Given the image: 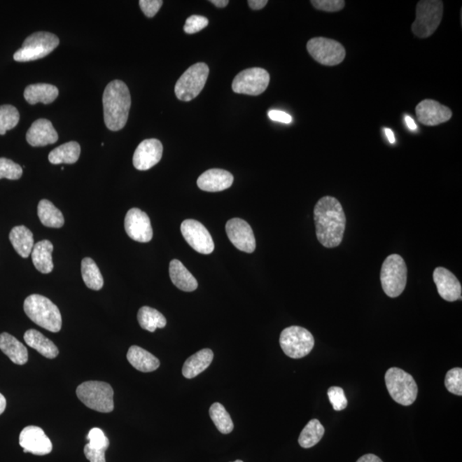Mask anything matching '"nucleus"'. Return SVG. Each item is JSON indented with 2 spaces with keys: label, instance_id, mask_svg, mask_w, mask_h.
<instances>
[{
  "label": "nucleus",
  "instance_id": "21",
  "mask_svg": "<svg viewBox=\"0 0 462 462\" xmlns=\"http://www.w3.org/2000/svg\"><path fill=\"white\" fill-rule=\"evenodd\" d=\"M233 175L221 169H208L200 175L197 185L200 190L206 192H220L232 186Z\"/></svg>",
  "mask_w": 462,
  "mask_h": 462
},
{
  "label": "nucleus",
  "instance_id": "19",
  "mask_svg": "<svg viewBox=\"0 0 462 462\" xmlns=\"http://www.w3.org/2000/svg\"><path fill=\"white\" fill-rule=\"evenodd\" d=\"M433 280L439 295L447 302L461 300L462 288L459 280L444 267H438L433 272Z\"/></svg>",
  "mask_w": 462,
  "mask_h": 462
},
{
  "label": "nucleus",
  "instance_id": "24",
  "mask_svg": "<svg viewBox=\"0 0 462 462\" xmlns=\"http://www.w3.org/2000/svg\"><path fill=\"white\" fill-rule=\"evenodd\" d=\"M0 350L15 364L24 365L28 362V349L9 333L0 334Z\"/></svg>",
  "mask_w": 462,
  "mask_h": 462
},
{
  "label": "nucleus",
  "instance_id": "41",
  "mask_svg": "<svg viewBox=\"0 0 462 462\" xmlns=\"http://www.w3.org/2000/svg\"><path fill=\"white\" fill-rule=\"evenodd\" d=\"M208 23H209L208 19L202 17V15H191V17L188 18L186 22H185L183 29L185 33L190 34L198 33L206 28Z\"/></svg>",
  "mask_w": 462,
  "mask_h": 462
},
{
  "label": "nucleus",
  "instance_id": "39",
  "mask_svg": "<svg viewBox=\"0 0 462 462\" xmlns=\"http://www.w3.org/2000/svg\"><path fill=\"white\" fill-rule=\"evenodd\" d=\"M87 439L88 440V445L92 449L107 450L109 448V439L106 438L102 429H91L88 434Z\"/></svg>",
  "mask_w": 462,
  "mask_h": 462
},
{
  "label": "nucleus",
  "instance_id": "26",
  "mask_svg": "<svg viewBox=\"0 0 462 462\" xmlns=\"http://www.w3.org/2000/svg\"><path fill=\"white\" fill-rule=\"evenodd\" d=\"M59 92L57 88L51 84L38 83L29 85L24 90V98L30 105L43 103L51 104L57 98Z\"/></svg>",
  "mask_w": 462,
  "mask_h": 462
},
{
  "label": "nucleus",
  "instance_id": "1",
  "mask_svg": "<svg viewBox=\"0 0 462 462\" xmlns=\"http://www.w3.org/2000/svg\"><path fill=\"white\" fill-rule=\"evenodd\" d=\"M314 222L318 240L327 248H337L344 239L346 216L336 198L325 196L314 207Z\"/></svg>",
  "mask_w": 462,
  "mask_h": 462
},
{
  "label": "nucleus",
  "instance_id": "33",
  "mask_svg": "<svg viewBox=\"0 0 462 462\" xmlns=\"http://www.w3.org/2000/svg\"><path fill=\"white\" fill-rule=\"evenodd\" d=\"M325 434V427L317 419H312L302 430L298 439L299 444L304 449H309L318 444Z\"/></svg>",
  "mask_w": 462,
  "mask_h": 462
},
{
  "label": "nucleus",
  "instance_id": "51",
  "mask_svg": "<svg viewBox=\"0 0 462 462\" xmlns=\"http://www.w3.org/2000/svg\"><path fill=\"white\" fill-rule=\"evenodd\" d=\"M6 407V399L1 393H0V414L5 412Z\"/></svg>",
  "mask_w": 462,
  "mask_h": 462
},
{
  "label": "nucleus",
  "instance_id": "22",
  "mask_svg": "<svg viewBox=\"0 0 462 462\" xmlns=\"http://www.w3.org/2000/svg\"><path fill=\"white\" fill-rule=\"evenodd\" d=\"M172 282L179 290L185 292L195 291L198 288L197 280L178 260H172L169 267Z\"/></svg>",
  "mask_w": 462,
  "mask_h": 462
},
{
  "label": "nucleus",
  "instance_id": "45",
  "mask_svg": "<svg viewBox=\"0 0 462 462\" xmlns=\"http://www.w3.org/2000/svg\"><path fill=\"white\" fill-rule=\"evenodd\" d=\"M268 117L272 121L280 122L283 123H290L292 122V117L290 114L284 113V111L272 110L268 113Z\"/></svg>",
  "mask_w": 462,
  "mask_h": 462
},
{
  "label": "nucleus",
  "instance_id": "25",
  "mask_svg": "<svg viewBox=\"0 0 462 462\" xmlns=\"http://www.w3.org/2000/svg\"><path fill=\"white\" fill-rule=\"evenodd\" d=\"M214 356V352L209 349H204L192 354L183 364V375L188 379L197 377L209 368Z\"/></svg>",
  "mask_w": 462,
  "mask_h": 462
},
{
  "label": "nucleus",
  "instance_id": "13",
  "mask_svg": "<svg viewBox=\"0 0 462 462\" xmlns=\"http://www.w3.org/2000/svg\"><path fill=\"white\" fill-rule=\"evenodd\" d=\"M181 232L185 241L196 252L202 254L214 252L215 246L213 238L202 223L194 219H186L181 225Z\"/></svg>",
  "mask_w": 462,
  "mask_h": 462
},
{
  "label": "nucleus",
  "instance_id": "7",
  "mask_svg": "<svg viewBox=\"0 0 462 462\" xmlns=\"http://www.w3.org/2000/svg\"><path fill=\"white\" fill-rule=\"evenodd\" d=\"M444 13V3L439 0H423L416 6V19L412 31L419 38H428L440 25Z\"/></svg>",
  "mask_w": 462,
  "mask_h": 462
},
{
  "label": "nucleus",
  "instance_id": "37",
  "mask_svg": "<svg viewBox=\"0 0 462 462\" xmlns=\"http://www.w3.org/2000/svg\"><path fill=\"white\" fill-rule=\"evenodd\" d=\"M445 387L454 395H462V369L456 368L450 369L446 373L444 380Z\"/></svg>",
  "mask_w": 462,
  "mask_h": 462
},
{
  "label": "nucleus",
  "instance_id": "31",
  "mask_svg": "<svg viewBox=\"0 0 462 462\" xmlns=\"http://www.w3.org/2000/svg\"><path fill=\"white\" fill-rule=\"evenodd\" d=\"M80 146L76 141H69L53 149L48 159L52 164H75L79 160Z\"/></svg>",
  "mask_w": 462,
  "mask_h": 462
},
{
  "label": "nucleus",
  "instance_id": "10",
  "mask_svg": "<svg viewBox=\"0 0 462 462\" xmlns=\"http://www.w3.org/2000/svg\"><path fill=\"white\" fill-rule=\"evenodd\" d=\"M209 68L204 63L192 65L177 80L175 86L176 98L182 102H190L197 97L205 87Z\"/></svg>",
  "mask_w": 462,
  "mask_h": 462
},
{
  "label": "nucleus",
  "instance_id": "18",
  "mask_svg": "<svg viewBox=\"0 0 462 462\" xmlns=\"http://www.w3.org/2000/svg\"><path fill=\"white\" fill-rule=\"evenodd\" d=\"M163 155V145L157 139L141 142L133 156V164L139 171H148L156 165Z\"/></svg>",
  "mask_w": 462,
  "mask_h": 462
},
{
  "label": "nucleus",
  "instance_id": "35",
  "mask_svg": "<svg viewBox=\"0 0 462 462\" xmlns=\"http://www.w3.org/2000/svg\"><path fill=\"white\" fill-rule=\"evenodd\" d=\"M209 414L217 429L223 434H229L234 429L230 415L221 403L215 402L211 406Z\"/></svg>",
  "mask_w": 462,
  "mask_h": 462
},
{
  "label": "nucleus",
  "instance_id": "48",
  "mask_svg": "<svg viewBox=\"0 0 462 462\" xmlns=\"http://www.w3.org/2000/svg\"><path fill=\"white\" fill-rule=\"evenodd\" d=\"M405 122L407 123L408 129L414 131L417 130L418 128L417 125H416L414 119L410 117V115H405Z\"/></svg>",
  "mask_w": 462,
  "mask_h": 462
},
{
  "label": "nucleus",
  "instance_id": "32",
  "mask_svg": "<svg viewBox=\"0 0 462 462\" xmlns=\"http://www.w3.org/2000/svg\"><path fill=\"white\" fill-rule=\"evenodd\" d=\"M137 318L141 328L150 332H154L158 328H164L167 323L163 314L149 307H141L138 312Z\"/></svg>",
  "mask_w": 462,
  "mask_h": 462
},
{
  "label": "nucleus",
  "instance_id": "16",
  "mask_svg": "<svg viewBox=\"0 0 462 462\" xmlns=\"http://www.w3.org/2000/svg\"><path fill=\"white\" fill-rule=\"evenodd\" d=\"M19 444L23 452L36 456H46L52 452V444L41 427L29 426L21 431Z\"/></svg>",
  "mask_w": 462,
  "mask_h": 462
},
{
  "label": "nucleus",
  "instance_id": "40",
  "mask_svg": "<svg viewBox=\"0 0 462 462\" xmlns=\"http://www.w3.org/2000/svg\"><path fill=\"white\" fill-rule=\"evenodd\" d=\"M331 405L334 410L342 411L348 406V400L346 398L344 391L337 386L330 387L327 391Z\"/></svg>",
  "mask_w": 462,
  "mask_h": 462
},
{
  "label": "nucleus",
  "instance_id": "9",
  "mask_svg": "<svg viewBox=\"0 0 462 462\" xmlns=\"http://www.w3.org/2000/svg\"><path fill=\"white\" fill-rule=\"evenodd\" d=\"M280 346L287 356L300 359L309 354L314 346V338L309 330L300 326H290L280 335Z\"/></svg>",
  "mask_w": 462,
  "mask_h": 462
},
{
  "label": "nucleus",
  "instance_id": "36",
  "mask_svg": "<svg viewBox=\"0 0 462 462\" xmlns=\"http://www.w3.org/2000/svg\"><path fill=\"white\" fill-rule=\"evenodd\" d=\"M20 119L17 108L10 105L0 106V134H6V131L13 130L18 125Z\"/></svg>",
  "mask_w": 462,
  "mask_h": 462
},
{
  "label": "nucleus",
  "instance_id": "49",
  "mask_svg": "<svg viewBox=\"0 0 462 462\" xmlns=\"http://www.w3.org/2000/svg\"><path fill=\"white\" fill-rule=\"evenodd\" d=\"M210 2L214 4L216 7L218 8H225L228 6L229 4L228 0H211Z\"/></svg>",
  "mask_w": 462,
  "mask_h": 462
},
{
  "label": "nucleus",
  "instance_id": "4",
  "mask_svg": "<svg viewBox=\"0 0 462 462\" xmlns=\"http://www.w3.org/2000/svg\"><path fill=\"white\" fill-rule=\"evenodd\" d=\"M77 398L85 406L100 413H111L114 410V391L109 384L100 381H87L76 388Z\"/></svg>",
  "mask_w": 462,
  "mask_h": 462
},
{
  "label": "nucleus",
  "instance_id": "17",
  "mask_svg": "<svg viewBox=\"0 0 462 462\" xmlns=\"http://www.w3.org/2000/svg\"><path fill=\"white\" fill-rule=\"evenodd\" d=\"M416 115L424 125L436 126L450 120L452 111L433 99H424L416 106Z\"/></svg>",
  "mask_w": 462,
  "mask_h": 462
},
{
  "label": "nucleus",
  "instance_id": "8",
  "mask_svg": "<svg viewBox=\"0 0 462 462\" xmlns=\"http://www.w3.org/2000/svg\"><path fill=\"white\" fill-rule=\"evenodd\" d=\"M59 44V38L48 32H37L31 34L23 42L22 48L14 54L17 62H30L49 55Z\"/></svg>",
  "mask_w": 462,
  "mask_h": 462
},
{
  "label": "nucleus",
  "instance_id": "3",
  "mask_svg": "<svg viewBox=\"0 0 462 462\" xmlns=\"http://www.w3.org/2000/svg\"><path fill=\"white\" fill-rule=\"evenodd\" d=\"M25 314L34 323L51 332L62 328V316L59 307L48 298L41 295H31L23 304Z\"/></svg>",
  "mask_w": 462,
  "mask_h": 462
},
{
  "label": "nucleus",
  "instance_id": "11",
  "mask_svg": "<svg viewBox=\"0 0 462 462\" xmlns=\"http://www.w3.org/2000/svg\"><path fill=\"white\" fill-rule=\"evenodd\" d=\"M307 49L315 61L326 66L341 64L346 57L344 46L331 38L316 37L307 42Z\"/></svg>",
  "mask_w": 462,
  "mask_h": 462
},
{
  "label": "nucleus",
  "instance_id": "14",
  "mask_svg": "<svg viewBox=\"0 0 462 462\" xmlns=\"http://www.w3.org/2000/svg\"><path fill=\"white\" fill-rule=\"evenodd\" d=\"M226 234L231 244L241 252L251 253L256 248L255 237L251 227L244 219L231 218L226 223Z\"/></svg>",
  "mask_w": 462,
  "mask_h": 462
},
{
  "label": "nucleus",
  "instance_id": "50",
  "mask_svg": "<svg viewBox=\"0 0 462 462\" xmlns=\"http://www.w3.org/2000/svg\"><path fill=\"white\" fill-rule=\"evenodd\" d=\"M384 132L385 134H386L388 141H390L392 144H395L396 138L393 131L391 129H384Z\"/></svg>",
  "mask_w": 462,
  "mask_h": 462
},
{
  "label": "nucleus",
  "instance_id": "29",
  "mask_svg": "<svg viewBox=\"0 0 462 462\" xmlns=\"http://www.w3.org/2000/svg\"><path fill=\"white\" fill-rule=\"evenodd\" d=\"M10 241L15 252L24 259L32 253L34 246L33 233L24 225L15 226L10 233Z\"/></svg>",
  "mask_w": 462,
  "mask_h": 462
},
{
  "label": "nucleus",
  "instance_id": "46",
  "mask_svg": "<svg viewBox=\"0 0 462 462\" xmlns=\"http://www.w3.org/2000/svg\"><path fill=\"white\" fill-rule=\"evenodd\" d=\"M248 6L253 10H261L267 5V0H249Z\"/></svg>",
  "mask_w": 462,
  "mask_h": 462
},
{
  "label": "nucleus",
  "instance_id": "52",
  "mask_svg": "<svg viewBox=\"0 0 462 462\" xmlns=\"http://www.w3.org/2000/svg\"><path fill=\"white\" fill-rule=\"evenodd\" d=\"M234 462H244V461H241V460H237L236 461H234Z\"/></svg>",
  "mask_w": 462,
  "mask_h": 462
},
{
  "label": "nucleus",
  "instance_id": "28",
  "mask_svg": "<svg viewBox=\"0 0 462 462\" xmlns=\"http://www.w3.org/2000/svg\"><path fill=\"white\" fill-rule=\"evenodd\" d=\"M24 341L30 348L36 349L48 359H54L59 356V351L53 342L46 337L43 334L36 330H27L24 334Z\"/></svg>",
  "mask_w": 462,
  "mask_h": 462
},
{
  "label": "nucleus",
  "instance_id": "5",
  "mask_svg": "<svg viewBox=\"0 0 462 462\" xmlns=\"http://www.w3.org/2000/svg\"><path fill=\"white\" fill-rule=\"evenodd\" d=\"M407 268L403 258L391 254L384 261L381 268L380 280L383 290L388 298H396L405 290Z\"/></svg>",
  "mask_w": 462,
  "mask_h": 462
},
{
  "label": "nucleus",
  "instance_id": "2",
  "mask_svg": "<svg viewBox=\"0 0 462 462\" xmlns=\"http://www.w3.org/2000/svg\"><path fill=\"white\" fill-rule=\"evenodd\" d=\"M131 106L129 88L120 80L107 85L103 94L104 119L108 129L118 131L128 121Z\"/></svg>",
  "mask_w": 462,
  "mask_h": 462
},
{
  "label": "nucleus",
  "instance_id": "6",
  "mask_svg": "<svg viewBox=\"0 0 462 462\" xmlns=\"http://www.w3.org/2000/svg\"><path fill=\"white\" fill-rule=\"evenodd\" d=\"M385 384L388 394L396 402L410 406L418 396V385L413 376L398 368H391L385 373Z\"/></svg>",
  "mask_w": 462,
  "mask_h": 462
},
{
  "label": "nucleus",
  "instance_id": "42",
  "mask_svg": "<svg viewBox=\"0 0 462 462\" xmlns=\"http://www.w3.org/2000/svg\"><path fill=\"white\" fill-rule=\"evenodd\" d=\"M311 4L316 9L326 13H337L345 6V1L342 0H312Z\"/></svg>",
  "mask_w": 462,
  "mask_h": 462
},
{
  "label": "nucleus",
  "instance_id": "23",
  "mask_svg": "<svg viewBox=\"0 0 462 462\" xmlns=\"http://www.w3.org/2000/svg\"><path fill=\"white\" fill-rule=\"evenodd\" d=\"M127 359L134 368L142 372H151L160 368V361L153 354L139 346H131Z\"/></svg>",
  "mask_w": 462,
  "mask_h": 462
},
{
  "label": "nucleus",
  "instance_id": "15",
  "mask_svg": "<svg viewBox=\"0 0 462 462\" xmlns=\"http://www.w3.org/2000/svg\"><path fill=\"white\" fill-rule=\"evenodd\" d=\"M125 228L127 234L134 241L146 244L153 239L151 221L148 214L138 208H132L127 213Z\"/></svg>",
  "mask_w": 462,
  "mask_h": 462
},
{
  "label": "nucleus",
  "instance_id": "43",
  "mask_svg": "<svg viewBox=\"0 0 462 462\" xmlns=\"http://www.w3.org/2000/svg\"><path fill=\"white\" fill-rule=\"evenodd\" d=\"M139 5L146 17L153 18L163 6V1L162 0H141Z\"/></svg>",
  "mask_w": 462,
  "mask_h": 462
},
{
  "label": "nucleus",
  "instance_id": "44",
  "mask_svg": "<svg viewBox=\"0 0 462 462\" xmlns=\"http://www.w3.org/2000/svg\"><path fill=\"white\" fill-rule=\"evenodd\" d=\"M106 450L92 449L88 444L84 447L85 456L90 462H106Z\"/></svg>",
  "mask_w": 462,
  "mask_h": 462
},
{
  "label": "nucleus",
  "instance_id": "47",
  "mask_svg": "<svg viewBox=\"0 0 462 462\" xmlns=\"http://www.w3.org/2000/svg\"><path fill=\"white\" fill-rule=\"evenodd\" d=\"M356 462H383L379 457L375 456L373 454H365V456H361L359 460Z\"/></svg>",
  "mask_w": 462,
  "mask_h": 462
},
{
  "label": "nucleus",
  "instance_id": "27",
  "mask_svg": "<svg viewBox=\"0 0 462 462\" xmlns=\"http://www.w3.org/2000/svg\"><path fill=\"white\" fill-rule=\"evenodd\" d=\"M53 245L48 240H43L34 244L31 257L34 267L43 274H48L53 270Z\"/></svg>",
  "mask_w": 462,
  "mask_h": 462
},
{
  "label": "nucleus",
  "instance_id": "20",
  "mask_svg": "<svg viewBox=\"0 0 462 462\" xmlns=\"http://www.w3.org/2000/svg\"><path fill=\"white\" fill-rule=\"evenodd\" d=\"M27 141L32 146H45L55 144L59 140L52 123L48 119L41 118L34 122L26 134Z\"/></svg>",
  "mask_w": 462,
  "mask_h": 462
},
{
  "label": "nucleus",
  "instance_id": "38",
  "mask_svg": "<svg viewBox=\"0 0 462 462\" xmlns=\"http://www.w3.org/2000/svg\"><path fill=\"white\" fill-rule=\"evenodd\" d=\"M22 175V168L15 162L0 158V179L18 180Z\"/></svg>",
  "mask_w": 462,
  "mask_h": 462
},
{
  "label": "nucleus",
  "instance_id": "30",
  "mask_svg": "<svg viewBox=\"0 0 462 462\" xmlns=\"http://www.w3.org/2000/svg\"><path fill=\"white\" fill-rule=\"evenodd\" d=\"M38 217L46 227L59 229L64 225V218L61 211L48 200H41L38 205Z\"/></svg>",
  "mask_w": 462,
  "mask_h": 462
},
{
  "label": "nucleus",
  "instance_id": "12",
  "mask_svg": "<svg viewBox=\"0 0 462 462\" xmlns=\"http://www.w3.org/2000/svg\"><path fill=\"white\" fill-rule=\"evenodd\" d=\"M270 75L262 68H250L234 77L232 90L237 94L257 96L267 90Z\"/></svg>",
  "mask_w": 462,
  "mask_h": 462
},
{
  "label": "nucleus",
  "instance_id": "34",
  "mask_svg": "<svg viewBox=\"0 0 462 462\" xmlns=\"http://www.w3.org/2000/svg\"><path fill=\"white\" fill-rule=\"evenodd\" d=\"M82 276L85 284L92 290L103 288L104 279L98 265L91 258H84L82 261Z\"/></svg>",
  "mask_w": 462,
  "mask_h": 462
}]
</instances>
